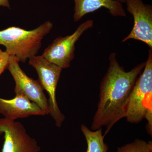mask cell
Here are the masks:
<instances>
[{
	"label": "cell",
	"instance_id": "9",
	"mask_svg": "<svg viewBox=\"0 0 152 152\" xmlns=\"http://www.w3.org/2000/svg\"><path fill=\"white\" fill-rule=\"evenodd\" d=\"M0 113L6 119L14 121L31 115H47L35 103L23 95H16L11 99L0 98Z\"/></svg>",
	"mask_w": 152,
	"mask_h": 152
},
{
	"label": "cell",
	"instance_id": "10",
	"mask_svg": "<svg viewBox=\"0 0 152 152\" xmlns=\"http://www.w3.org/2000/svg\"><path fill=\"white\" fill-rule=\"evenodd\" d=\"M75 3L74 20L77 22L85 15L102 7L107 9L114 17H126L122 4L115 0H74Z\"/></svg>",
	"mask_w": 152,
	"mask_h": 152
},
{
	"label": "cell",
	"instance_id": "5",
	"mask_svg": "<svg viewBox=\"0 0 152 152\" xmlns=\"http://www.w3.org/2000/svg\"><path fill=\"white\" fill-rule=\"evenodd\" d=\"M94 24L93 20H88L70 35L58 37L45 50L42 56L63 69L69 67L75 58V44L85 31L92 28Z\"/></svg>",
	"mask_w": 152,
	"mask_h": 152
},
{
	"label": "cell",
	"instance_id": "3",
	"mask_svg": "<svg viewBox=\"0 0 152 152\" xmlns=\"http://www.w3.org/2000/svg\"><path fill=\"white\" fill-rule=\"evenodd\" d=\"M149 50L143 70L137 80L129 99L125 118L137 124L146 119L147 133L152 135V51Z\"/></svg>",
	"mask_w": 152,
	"mask_h": 152
},
{
	"label": "cell",
	"instance_id": "2",
	"mask_svg": "<svg viewBox=\"0 0 152 152\" xmlns=\"http://www.w3.org/2000/svg\"><path fill=\"white\" fill-rule=\"evenodd\" d=\"M53 27V23L50 21L30 31L10 27L0 31V45L6 47V52L10 56H15L19 62H25L37 55L43 39Z\"/></svg>",
	"mask_w": 152,
	"mask_h": 152
},
{
	"label": "cell",
	"instance_id": "12",
	"mask_svg": "<svg viewBox=\"0 0 152 152\" xmlns=\"http://www.w3.org/2000/svg\"><path fill=\"white\" fill-rule=\"evenodd\" d=\"M117 152H152V142L136 139L132 142L118 147Z\"/></svg>",
	"mask_w": 152,
	"mask_h": 152
},
{
	"label": "cell",
	"instance_id": "4",
	"mask_svg": "<svg viewBox=\"0 0 152 152\" xmlns=\"http://www.w3.org/2000/svg\"><path fill=\"white\" fill-rule=\"evenodd\" d=\"M29 64L37 71L39 82L48 94L49 114L54 120L56 126L61 127L65 117L57 104L56 90L63 69L50 62L42 56L32 57L29 59Z\"/></svg>",
	"mask_w": 152,
	"mask_h": 152
},
{
	"label": "cell",
	"instance_id": "7",
	"mask_svg": "<svg viewBox=\"0 0 152 152\" xmlns=\"http://www.w3.org/2000/svg\"><path fill=\"white\" fill-rule=\"evenodd\" d=\"M4 134L2 152H39L40 147L21 123L0 118V135Z\"/></svg>",
	"mask_w": 152,
	"mask_h": 152
},
{
	"label": "cell",
	"instance_id": "13",
	"mask_svg": "<svg viewBox=\"0 0 152 152\" xmlns=\"http://www.w3.org/2000/svg\"><path fill=\"white\" fill-rule=\"evenodd\" d=\"M10 56L7 52L0 49V76L7 69Z\"/></svg>",
	"mask_w": 152,
	"mask_h": 152
},
{
	"label": "cell",
	"instance_id": "15",
	"mask_svg": "<svg viewBox=\"0 0 152 152\" xmlns=\"http://www.w3.org/2000/svg\"><path fill=\"white\" fill-rule=\"evenodd\" d=\"M115 1H118L119 2L121 3V4H123V3H126V1L127 0H115Z\"/></svg>",
	"mask_w": 152,
	"mask_h": 152
},
{
	"label": "cell",
	"instance_id": "6",
	"mask_svg": "<svg viewBox=\"0 0 152 152\" xmlns=\"http://www.w3.org/2000/svg\"><path fill=\"white\" fill-rule=\"evenodd\" d=\"M19 60L14 56H10L7 69L12 76L15 83L16 95H23L35 103L49 114L48 99L44 92L39 82L28 77L20 67Z\"/></svg>",
	"mask_w": 152,
	"mask_h": 152
},
{
	"label": "cell",
	"instance_id": "14",
	"mask_svg": "<svg viewBox=\"0 0 152 152\" xmlns=\"http://www.w3.org/2000/svg\"><path fill=\"white\" fill-rule=\"evenodd\" d=\"M3 7L10 8V3L9 0H0V7Z\"/></svg>",
	"mask_w": 152,
	"mask_h": 152
},
{
	"label": "cell",
	"instance_id": "8",
	"mask_svg": "<svg viewBox=\"0 0 152 152\" xmlns=\"http://www.w3.org/2000/svg\"><path fill=\"white\" fill-rule=\"evenodd\" d=\"M128 12L132 15L134 24L132 29L122 42L133 39L142 41L152 50V6L142 0H127Z\"/></svg>",
	"mask_w": 152,
	"mask_h": 152
},
{
	"label": "cell",
	"instance_id": "11",
	"mask_svg": "<svg viewBox=\"0 0 152 152\" xmlns=\"http://www.w3.org/2000/svg\"><path fill=\"white\" fill-rule=\"evenodd\" d=\"M81 130L87 142L86 152H107L109 147L104 141L105 136L103 134L102 128L92 131L83 124L81 126Z\"/></svg>",
	"mask_w": 152,
	"mask_h": 152
},
{
	"label": "cell",
	"instance_id": "1",
	"mask_svg": "<svg viewBox=\"0 0 152 152\" xmlns=\"http://www.w3.org/2000/svg\"><path fill=\"white\" fill-rule=\"evenodd\" d=\"M109 59L108 68L101 81L97 108L91 126L93 131L104 127L105 136L116 123L125 118L131 93L145 65V62L141 63L126 72L117 61L115 53H111Z\"/></svg>",
	"mask_w": 152,
	"mask_h": 152
}]
</instances>
